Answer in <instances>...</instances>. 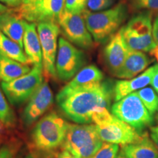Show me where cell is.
I'll use <instances>...</instances> for the list:
<instances>
[{
  "instance_id": "ffe728a7",
  "label": "cell",
  "mask_w": 158,
  "mask_h": 158,
  "mask_svg": "<svg viewBox=\"0 0 158 158\" xmlns=\"http://www.w3.org/2000/svg\"><path fill=\"white\" fill-rule=\"evenodd\" d=\"M121 149L129 158H158V149L148 134L142 141L122 146Z\"/></svg>"
},
{
  "instance_id": "836d02e7",
  "label": "cell",
  "mask_w": 158,
  "mask_h": 158,
  "mask_svg": "<svg viewBox=\"0 0 158 158\" xmlns=\"http://www.w3.org/2000/svg\"><path fill=\"white\" fill-rule=\"evenodd\" d=\"M152 86L154 89L155 90V92L158 94V68L157 70H156L155 75H154L152 80L151 84H150Z\"/></svg>"
},
{
  "instance_id": "7402d4cb",
  "label": "cell",
  "mask_w": 158,
  "mask_h": 158,
  "mask_svg": "<svg viewBox=\"0 0 158 158\" xmlns=\"http://www.w3.org/2000/svg\"><path fill=\"white\" fill-rule=\"evenodd\" d=\"M0 51L10 58L23 64H31V62L20 45L0 31Z\"/></svg>"
},
{
  "instance_id": "8d00e7d4",
  "label": "cell",
  "mask_w": 158,
  "mask_h": 158,
  "mask_svg": "<svg viewBox=\"0 0 158 158\" xmlns=\"http://www.w3.org/2000/svg\"><path fill=\"white\" fill-rule=\"evenodd\" d=\"M116 158H129L127 155L124 154V152L122 150H120V152H118L117 156H116Z\"/></svg>"
},
{
  "instance_id": "3957f363",
  "label": "cell",
  "mask_w": 158,
  "mask_h": 158,
  "mask_svg": "<svg viewBox=\"0 0 158 158\" xmlns=\"http://www.w3.org/2000/svg\"><path fill=\"white\" fill-rule=\"evenodd\" d=\"M92 122L95 124L98 135L102 141L122 147L140 142L148 134L146 131L139 133L130 124L110 114L109 109L95 114Z\"/></svg>"
},
{
  "instance_id": "ab89813d",
  "label": "cell",
  "mask_w": 158,
  "mask_h": 158,
  "mask_svg": "<svg viewBox=\"0 0 158 158\" xmlns=\"http://www.w3.org/2000/svg\"><path fill=\"white\" fill-rule=\"evenodd\" d=\"M3 128H4V125H3V124L2 123V122H1V121H0V132L2 131Z\"/></svg>"
},
{
  "instance_id": "277c9868",
  "label": "cell",
  "mask_w": 158,
  "mask_h": 158,
  "mask_svg": "<svg viewBox=\"0 0 158 158\" xmlns=\"http://www.w3.org/2000/svg\"><path fill=\"white\" fill-rule=\"evenodd\" d=\"M86 27L97 43H102L115 34L127 18V7L120 2L107 10L91 13L86 10L81 13Z\"/></svg>"
},
{
  "instance_id": "1f68e13d",
  "label": "cell",
  "mask_w": 158,
  "mask_h": 158,
  "mask_svg": "<svg viewBox=\"0 0 158 158\" xmlns=\"http://www.w3.org/2000/svg\"><path fill=\"white\" fill-rule=\"evenodd\" d=\"M153 38L155 40L156 44L158 45V15H156L155 21H154L152 27Z\"/></svg>"
},
{
  "instance_id": "e575fe53",
  "label": "cell",
  "mask_w": 158,
  "mask_h": 158,
  "mask_svg": "<svg viewBox=\"0 0 158 158\" xmlns=\"http://www.w3.org/2000/svg\"><path fill=\"white\" fill-rule=\"evenodd\" d=\"M9 10H10V9L7 7V6L4 5L3 4L0 3V14H2V13H6V12H7Z\"/></svg>"
},
{
  "instance_id": "7c38bea8",
  "label": "cell",
  "mask_w": 158,
  "mask_h": 158,
  "mask_svg": "<svg viewBox=\"0 0 158 158\" xmlns=\"http://www.w3.org/2000/svg\"><path fill=\"white\" fill-rule=\"evenodd\" d=\"M59 25L64 36L78 46L84 49L94 46L92 35L82 14H75L64 9L59 18Z\"/></svg>"
},
{
  "instance_id": "d6986e66",
  "label": "cell",
  "mask_w": 158,
  "mask_h": 158,
  "mask_svg": "<svg viewBox=\"0 0 158 158\" xmlns=\"http://www.w3.org/2000/svg\"><path fill=\"white\" fill-rule=\"evenodd\" d=\"M29 64L10 58L0 51V81L10 82L24 76L31 71Z\"/></svg>"
},
{
  "instance_id": "9a60e30c",
  "label": "cell",
  "mask_w": 158,
  "mask_h": 158,
  "mask_svg": "<svg viewBox=\"0 0 158 158\" xmlns=\"http://www.w3.org/2000/svg\"><path fill=\"white\" fill-rule=\"evenodd\" d=\"M158 68V64L150 67L143 73L130 80L117 81L114 85V99L118 101L130 93L139 90L151 84L152 80Z\"/></svg>"
},
{
  "instance_id": "d6a6232c",
  "label": "cell",
  "mask_w": 158,
  "mask_h": 158,
  "mask_svg": "<svg viewBox=\"0 0 158 158\" xmlns=\"http://www.w3.org/2000/svg\"><path fill=\"white\" fill-rule=\"evenodd\" d=\"M56 158H77L76 156H74L73 154H71L70 152L66 149H63L61 151L58 155Z\"/></svg>"
},
{
  "instance_id": "cb8c5ba5",
  "label": "cell",
  "mask_w": 158,
  "mask_h": 158,
  "mask_svg": "<svg viewBox=\"0 0 158 158\" xmlns=\"http://www.w3.org/2000/svg\"><path fill=\"white\" fill-rule=\"evenodd\" d=\"M136 92L148 110L152 114H155L158 109V95L155 91L152 88L145 87Z\"/></svg>"
},
{
  "instance_id": "60d3db41",
  "label": "cell",
  "mask_w": 158,
  "mask_h": 158,
  "mask_svg": "<svg viewBox=\"0 0 158 158\" xmlns=\"http://www.w3.org/2000/svg\"><path fill=\"white\" fill-rule=\"evenodd\" d=\"M2 143V138L1 136H0V146H1Z\"/></svg>"
},
{
  "instance_id": "b9f144b4",
  "label": "cell",
  "mask_w": 158,
  "mask_h": 158,
  "mask_svg": "<svg viewBox=\"0 0 158 158\" xmlns=\"http://www.w3.org/2000/svg\"><path fill=\"white\" fill-rule=\"evenodd\" d=\"M157 122H158V115L157 116Z\"/></svg>"
},
{
  "instance_id": "52a82bcc",
  "label": "cell",
  "mask_w": 158,
  "mask_h": 158,
  "mask_svg": "<svg viewBox=\"0 0 158 158\" xmlns=\"http://www.w3.org/2000/svg\"><path fill=\"white\" fill-rule=\"evenodd\" d=\"M111 114L139 132L144 133L151 127L154 118L144 106L137 92H134L116 101L111 106Z\"/></svg>"
},
{
  "instance_id": "2e32d148",
  "label": "cell",
  "mask_w": 158,
  "mask_h": 158,
  "mask_svg": "<svg viewBox=\"0 0 158 158\" xmlns=\"http://www.w3.org/2000/svg\"><path fill=\"white\" fill-rule=\"evenodd\" d=\"M23 43L24 52L31 64L37 66H43V53L36 23H28L23 20Z\"/></svg>"
},
{
  "instance_id": "44dd1931",
  "label": "cell",
  "mask_w": 158,
  "mask_h": 158,
  "mask_svg": "<svg viewBox=\"0 0 158 158\" xmlns=\"http://www.w3.org/2000/svg\"><path fill=\"white\" fill-rule=\"evenodd\" d=\"M103 78L104 75L98 67L95 65H88L79 71L63 89H74L93 83L100 82Z\"/></svg>"
},
{
  "instance_id": "8fae6325",
  "label": "cell",
  "mask_w": 158,
  "mask_h": 158,
  "mask_svg": "<svg viewBox=\"0 0 158 158\" xmlns=\"http://www.w3.org/2000/svg\"><path fill=\"white\" fill-rule=\"evenodd\" d=\"M86 58L84 53L64 37L59 39L56 70L58 78L68 81L76 76L84 66Z\"/></svg>"
},
{
  "instance_id": "4316f807",
  "label": "cell",
  "mask_w": 158,
  "mask_h": 158,
  "mask_svg": "<svg viewBox=\"0 0 158 158\" xmlns=\"http://www.w3.org/2000/svg\"><path fill=\"white\" fill-rule=\"evenodd\" d=\"M86 4L87 0H65L64 9L75 14H81Z\"/></svg>"
},
{
  "instance_id": "5b68a950",
  "label": "cell",
  "mask_w": 158,
  "mask_h": 158,
  "mask_svg": "<svg viewBox=\"0 0 158 158\" xmlns=\"http://www.w3.org/2000/svg\"><path fill=\"white\" fill-rule=\"evenodd\" d=\"M102 143L94 124H69L62 147L77 158H92Z\"/></svg>"
},
{
  "instance_id": "8992f818",
  "label": "cell",
  "mask_w": 158,
  "mask_h": 158,
  "mask_svg": "<svg viewBox=\"0 0 158 158\" xmlns=\"http://www.w3.org/2000/svg\"><path fill=\"white\" fill-rule=\"evenodd\" d=\"M152 16L149 12H141L119 29L130 51L150 53L157 47L152 35Z\"/></svg>"
},
{
  "instance_id": "d590c367",
  "label": "cell",
  "mask_w": 158,
  "mask_h": 158,
  "mask_svg": "<svg viewBox=\"0 0 158 158\" xmlns=\"http://www.w3.org/2000/svg\"><path fill=\"white\" fill-rule=\"evenodd\" d=\"M150 54H151L152 55H153V56L155 57V59H157V62H158V45H157V47H156V48L154 49L152 52H150Z\"/></svg>"
},
{
  "instance_id": "30bf717a",
  "label": "cell",
  "mask_w": 158,
  "mask_h": 158,
  "mask_svg": "<svg viewBox=\"0 0 158 158\" xmlns=\"http://www.w3.org/2000/svg\"><path fill=\"white\" fill-rule=\"evenodd\" d=\"M41 48L43 53V68L45 76L48 78H56V55L57 37L60 33L59 23L41 22L37 24Z\"/></svg>"
},
{
  "instance_id": "f546056e",
  "label": "cell",
  "mask_w": 158,
  "mask_h": 158,
  "mask_svg": "<svg viewBox=\"0 0 158 158\" xmlns=\"http://www.w3.org/2000/svg\"><path fill=\"white\" fill-rule=\"evenodd\" d=\"M150 137L158 149V125L150 127Z\"/></svg>"
},
{
  "instance_id": "4dcf8cb0",
  "label": "cell",
  "mask_w": 158,
  "mask_h": 158,
  "mask_svg": "<svg viewBox=\"0 0 158 158\" xmlns=\"http://www.w3.org/2000/svg\"><path fill=\"white\" fill-rule=\"evenodd\" d=\"M0 2L13 8H16L22 4V0H0Z\"/></svg>"
},
{
  "instance_id": "ac0fdd59",
  "label": "cell",
  "mask_w": 158,
  "mask_h": 158,
  "mask_svg": "<svg viewBox=\"0 0 158 158\" xmlns=\"http://www.w3.org/2000/svg\"><path fill=\"white\" fill-rule=\"evenodd\" d=\"M23 19L13 13L12 9L0 14V31L23 48L24 27Z\"/></svg>"
},
{
  "instance_id": "4fadbf2b",
  "label": "cell",
  "mask_w": 158,
  "mask_h": 158,
  "mask_svg": "<svg viewBox=\"0 0 158 158\" xmlns=\"http://www.w3.org/2000/svg\"><path fill=\"white\" fill-rule=\"evenodd\" d=\"M54 102V94L48 82L45 81L29 99L22 114L26 127L32 125L43 116Z\"/></svg>"
},
{
  "instance_id": "7a4b0ae2",
  "label": "cell",
  "mask_w": 158,
  "mask_h": 158,
  "mask_svg": "<svg viewBox=\"0 0 158 158\" xmlns=\"http://www.w3.org/2000/svg\"><path fill=\"white\" fill-rule=\"evenodd\" d=\"M69 123L55 112L40 118L31 133L33 149L43 152L54 151L63 146Z\"/></svg>"
},
{
  "instance_id": "f1b7e54d",
  "label": "cell",
  "mask_w": 158,
  "mask_h": 158,
  "mask_svg": "<svg viewBox=\"0 0 158 158\" xmlns=\"http://www.w3.org/2000/svg\"><path fill=\"white\" fill-rule=\"evenodd\" d=\"M114 0H87L86 7L92 11H100L108 8L113 4Z\"/></svg>"
},
{
  "instance_id": "603a6c76",
  "label": "cell",
  "mask_w": 158,
  "mask_h": 158,
  "mask_svg": "<svg viewBox=\"0 0 158 158\" xmlns=\"http://www.w3.org/2000/svg\"><path fill=\"white\" fill-rule=\"evenodd\" d=\"M0 121L6 127H14L16 122L15 114L6 100L2 87H0Z\"/></svg>"
},
{
  "instance_id": "e0dca14e",
  "label": "cell",
  "mask_w": 158,
  "mask_h": 158,
  "mask_svg": "<svg viewBox=\"0 0 158 158\" xmlns=\"http://www.w3.org/2000/svg\"><path fill=\"white\" fill-rule=\"evenodd\" d=\"M152 62L147 54L141 51H129L125 61L114 76L122 79H131L143 71Z\"/></svg>"
},
{
  "instance_id": "5bb4252c",
  "label": "cell",
  "mask_w": 158,
  "mask_h": 158,
  "mask_svg": "<svg viewBox=\"0 0 158 158\" xmlns=\"http://www.w3.org/2000/svg\"><path fill=\"white\" fill-rule=\"evenodd\" d=\"M129 51L120 31L110 37L109 42L103 50V60L106 68L113 76L122 68Z\"/></svg>"
},
{
  "instance_id": "ba28073f",
  "label": "cell",
  "mask_w": 158,
  "mask_h": 158,
  "mask_svg": "<svg viewBox=\"0 0 158 158\" xmlns=\"http://www.w3.org/2000/svg\"><path fill=\"white\" fill-rule=\"evenodd\" d=\"M43 83V66L34 65L24 76L10 82H2L1 87L8 101L15 106L29 101Z\"/></svg>"
},
{
  "instance_id": "484cf974",
  "label": "cell",
  "mask_w": 158,
  "mask_h": 158,
  "mask_svg": "<svg viewBox=\"0 0 158 158\" xmlns=\"http://www.w3.org/2000/svg\"><path fill=\"white\" fill-rule=\"evenodd\" d=\"M119 152L118 144L105 143L92 158H116Z\"/></svg>"
},
{
  "instance_id": "74e56055",
  "label": "cell",
  "mask_w": 158,
  "mask_h": 158,
  "mask_svg": "<svg viewBox=\"0 0 158 158\" xmlns=\"http://www.w3.org/2000/svg\"><path fill=\"white\" fill-rule=\"evenodd\" d=\"M37 1V0H22V4H29L34 2Z\"/></svg>"
},
{
  "instance_id": "83f0119b",
  "label": "cell",
  "mask_w": 158,
  "mask_h": 158,
  "mask_svg": "<svg viewBox=\"0 0 158 158\" xmlns=\"http://www.w3.org/2000/svg\"><path fill=\"white\" fill-rule=\"evenodd\" d=\"M19 146L15 143H9L0 147V158H15Z\"/></svg>"
},
{
  "instance_id": "9c48e42d",
  "label": "cell",
  "mask_w": 158,
  "mask_h": 158,
  "mask_svg": "<svg viewBox=\"0 0 158 158\" xmlns=\"http://www.w3.org/2000/svg\"><path fill=\"white\" fill-rule=\"evenodd\" d=\"M64 3L65 0H37L29 4H21L12 10L19 18L31 23H59Z\"/></svg>"
},
{
  "instance_id": "6da1fadb",
  "label": "cell",
  "mask_w": 158,
  "mask_h": 158,
  "mask_svg": "<svg viewBox=\"0 0 158 158\" xmlns=\"http://www.w3.org/2000/svg\"><path fill=\"white\" fill-rule=\"evenodd\" d=\"M114 89L110 81H100L74 89L62 88L56 99L69 119L77 124H90L95 114L109 109Z\"/></svg>"
},
{
  "instance_id": "d4e9b609",
  "label": "cell",
  "mask_w": 158,
  "mask_h": 158,
  "mask_svg": "<svg viewBox=\"0 0 158 158\" xmlns=\"http://www.w3.org/2000/svg\"><path fill=\"white\" fill-rule=\"evenodd\" d=\"M132 11L149 12L152 15H158V0H130Z\"/></svg>"
},
{
  "instance_id": "f35d334b",
  "label": "cell",
  "mask_w": 158,
  "mask_h": 158,
  "mask_svg": "<svg viewBox=\"0 0 158 158\" xmlns=\"http://www.w3.org/2000/svg\"><path fill=\"white\" fill-rule=\"evenodd\" d=\"M24 158H37V157L35 155H33V154L30 153V154H28V155L26 156Z\"/></svg>"
},
{
  "instance_id": "7bdbcfd3",
  "label": "cell",
  "mask_w": 158,
  "mask_h": 158,
  "mask_svg": "<svg viewBox=\"0 0 158 158\" xmlns=\"http://www.w3.org/2000/svg\"><path fill=\"white\" fill-rule=\"evenodd\" d=\"M157 110H158V109H157Z\"/></svg>"
}]
</instances>
